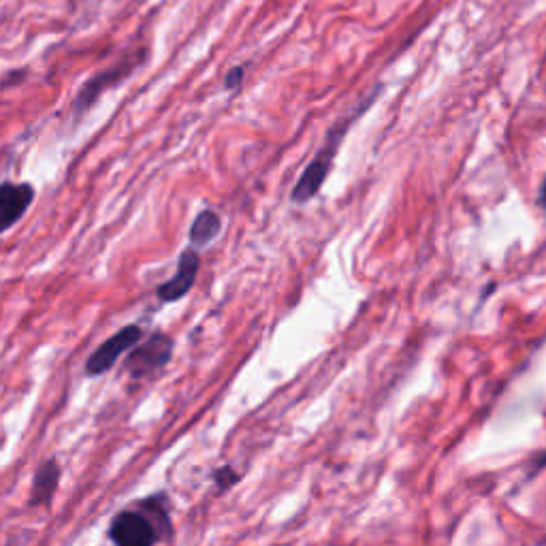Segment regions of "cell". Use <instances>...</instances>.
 I'll list each match as a JSON object with an SVG mask.
<instances>
[{"label": "cell", "instance_id": "3", "mask_svg": "<svg viewBox=\"0 0 546 546\" xmlns=\"http://www.w3.org/2000/svg\"><path fill=\"white\" fill-rule=\"evenodd\" d=\"M175 342L163 331L152 333L146 342H139L126 359V374L133 380H146L154 374L163 372L173 357Z\"/></svg>", "mask_w": 546, "mask_h": 546}, {"label": "cell", "instance_id": "5", "mask_svg": "<svg viewBox=\"0 0 546 546\" xmlns=\"http://www.w3.org/2000/svg\"><path fill=\"white\" fill-rule=\"evenodd\" d=\"M143 340V329L139 325H126L118 333H114L96 348L86 361V376L96 378L107 374L126 352H131Z\"/></svg>", "mask_w": 546, "mask_h": 546}, {"label": "cell", "instance_id": "4", "mask_svg": "<svg viewBox=\"0 0 546 546\" xmlns=\"http://www.w3.org/2000/svg\"><path fill=\"white\" fill-rule=\"evenodd\" d=\"M143 60V54L139 56H126L122 62L114 64V67H109L105 71H99L94 73L90 79H86L84 86L79 88L75 101H73V114L75 118H82L84 114H88V111L99 103L101 96L111 90V88H118L124 79L131 75L139 64Z\"/></svg>", "mask_w": 546, "mask_h": 546}, {"label": "cell", "instance_id": "7", "mask_svg": "<svg viewBox=\"0 0 546 546\" xmlns=\"http://www.w3.org/2000/svg\"><path fill=\"white\" fill-rule=\"evenodd\" d=\"M37 190L28 182H3L0 184V235L18 224L30 205L35 203Z\"/></svg>", "mask_w": 546, "mask_h": 546}, {"label": "cell", "instance_id": "2", "mask_svg": "<svg viewBox=\"0 0 546 546\" xmlns=\"http://www.w3.org/2000/svg\"><path fill=\"white\" fill-rule=\"evenodd\" d=\"M169 534L137 504L124 508L109 525V540L116 546H156Z\"/></svg>", "mask_w": 546, "mask_h": 546}, {"label": "cell", "instance_id": "6", "mask_svg": "<svg viewBox=\"0 0 546 546\" xmlns=\"http://www.w3.org/2000/svg\"><path fill=\"white\" fill-rule=\"evenodd\" d=\"M199 269H201V254L197 248L188 246L186 250H182L178 259V269H175L173 276L165 284H160L156 288V297L163 303H175L184 299L192 291V286H195Z\"/></svg>", "mask_w": 546, "mask_h": 546}, {"label": "cell", "instance_id": "11", "mask_svg": "<svg viewBox=\"0 0 546 546\" xmlns=\"http://www.w3.org/2000/svg\"><path fill=\"white\" fill-rule=\"evenodd\" d=\"M244 77H246V67H242V64H237V67L229 69V73L224 75V88L227 90H239L244 84Z\"/></svg>", "mask_w": 546, "mask_h": 546}, {"label": "cell", "instance_id": "9", "mask_svg": "<svg viewBox=\"0 0 546 546\" xmlns=\"http://www.w3.org/2000/svg\"><path fill=\"white\" fill-rule=\"evenodd\" d=\"M220 231H222L220 214L207 207V210H201L197 214V218L192 220L190 231H188V242L192 248H197V250L207 248L220 235Z\"/></svg>", "mask_w": 546, "mask_h": 546}, {"label": "cell", "instance_id": "10", "mask_svg": "<svg viewBox=\"0 0 546 546\" xmlns=\"http://www.w3.org/2000/svg\"><path fill=\"white\" fill-rule=\"evenodd\" d=\"M239 480H242V476H239L237 472H235V468H233V465H222V468H218L216 472H214V483H216V491H218V495H222V493H227L229 489H233L237 483H239Z\"/></svg>", "mask_w": 546, "mask_h": 546}, {"label": "cell", "instance_id": "12", "mask_svg": "<svg viewBox=\"0 0 546 546\" xmlns=\"http://www.w3.org/2000/svg\"><path fill=\"white\" fill-rule=\"evenodd\" d=\"M538 203L542 205V210L546 212V178H544V182H542V186H540V195H538Z\"/></svg>", "mask_w": 546, "mask_h": 546}, {"label": "cell", "instance_id": "8", "mask_svg": "<svg viewBox=\"0 0 546 546\" xmlns=\"http://www.w3.org/2000/svg\"><path fill=\"white\" fill-rule=\"evenodd\" d=\"M62 478V470L58 461L52 457L39 465V470L35 472V478H32V487L28 495V506L37 508V506H50L54 500V495L58 491Z\"/></svg>", "mask_w": 546, "mask_h": 546}, {"label": "cell", "instance_id": "1", "mask_svg": "<svg viewBox=\"0 0 546 546\" xmlns=\"http://www.w3.org/2000/svg\"><path fill=\"white\" fill-rule=\"evenodd\" d=\"M380 94V88L369 92L363 101H359V105L355 109H350L346 116H342L340 120H337L329 131H327V137H325V143L320 146V150L314 154V158L308 163V167L303 169V173L299 175L297 184L293 186L291 190V201L295 205H305L310 203L320 188H323V184L327 182L329 173H331V167H333V160L337 156V152H340V146L342 141L346 137V133L350 131V126L355 124L365 111L374 105L376 96Z\"/></svg>", "mask_w": 546, "mask_h": 546}]
</instances>
